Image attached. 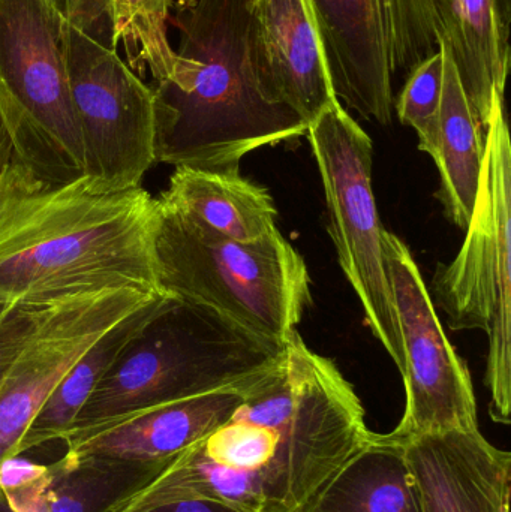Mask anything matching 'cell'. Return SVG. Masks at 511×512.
<instances>
[{
    "label": "cell",
    "instance_id": "cell-1",
    "mask_svg": "<svg viewBox=\"0 0 511 512\" xmlns=\"http://www.w3.org/2000/svg\"><path fill=\"white\" fill-rule=\"evenodd\" d=\"M158 198L41 179L12 159L0 171V303H45L107 289L159 294Z\"/></svg>",
    "mask_w": 511,
    "mask_h": 512
},
{
    "label": "cell",
    "instance_id": "cell-2",
    "mask_svg": "<svg viewBox=\"0 0 511 512\" xmlns=\"http://www.w3.org/2000/svg\"><path fill=\"white\" fill-rule=\"evenodd\" d=\"M179 72L153 87L156 162L239 173L248 153L303 137L308 123L261 92L248 44V0H183Z\"/></svg>",
    "mask_w": 511,
    "mask_h": 512
},
{
    "label": "cell",
    "instance_id": "cell-3",
    "mask_svg": "<svg viewBox=\"0 0 511 512\" xmlns=\"http://www.w3.org/2000/svg\"><path fill=\"white\" fill-rule=\"evenodd\" d=\"M282 345L167 294L96 385L62 441L69 447L146 409L240 384L272 366Z\"/></svg>",
    "mask_w": 511,
    "mask_h": 512
},
{
    "label": "cell",
    "instance_id": "cell-4",
    "mask_svg": "<svg viewBox=\"0 0 511 512\" xmlns=\"http://www.w3.org/2000/svg\"><path fill=\"white\" fill-rule=\"evenodd\" d=\"M234 417L278 433L260 483V512H306L371 438L353 385L293 331L272 366L248 379Z\"/></svg>",
    "mask_w": 511,
    "mask_h": 512
},
{
    "label": "cell",
    "instance_id": "cell-5",
    "mask_svg": "<svg viewBox=\"0 0 511 512\" xmlns=\"http://www.w3.org/2000/svg\"><path fill=\"white\" fill-rule=\"evenodd\" d=\"M159 213L155 251L162 292L207 307L267 342L282 345L296 331L311 304V277L278 228L254 242H234L161 203Z\"/></svg>",
    "mask_w": 511,
    "mask_h": 512
},
{
    "label": "cell",
    "instance_id": "cell-6",
    "mask_svg": "<svg viewBox=\"0 0 511 512\" xmlns=\"http://www.w3.org/2000/svg\"><path fill=\"white\" fill-rule=\"evenodd\" d=\"M485 129V158L467 237L456 258L435 271L432 301L453 330H480L488 337L485 384L491 417L510 424L511 143L503 93L492 95Z\"/></svg>",
    "mask_w": 511,
    "mask_h": 512
},
{
    "label": "cell",
    "instance_id": "cell-7",
    "mask_svg": "<svg viewBox=\"0 0 511 512\" xmlns=\"http://www.w3.org/2000/svg\"><path fill=\"white\" fill-rule=\"evenodd\" d=\"M0 117L15 158L41 179L84 176L56 0H0Z\"/></svg>",
    "mask_w": 511,
    "mask_h": 512
},
{
    "label": "cell",
    "instance_id": "cell-8",
    "mask_svg": "<svg viewBox=\"0 0 511 512\" xmlns=\"http://www.w3.org/2000/svg\"><path fill=\"white\" fill-rule=\"evenodd\" d=\"M336 98L392 122L398 75L440 50L452 0H312Z\"/></svg>",
    "mask_w": 511,
    "mask_h": 512
},
{
    "label": "cell",
    "instance_id": "cell-9",
    "mask_svg": "<svg viewBox=\"0 0 511 512\" xmlns=\"http://www.w3.org/2000/svg\"><path fill=\"white\" fill-rule=\"evenodd\" d=\"M309 143L323 180L330 236L366 321L402 372L404 352L384 256V227L372 189V140L336 101L309 125Z\"/></svg>",
    "mask_w": 511,
    "mask_h": 512
},
{
    "label": "cell",
    "instance_id": "cell-10",
    "mask_svg": "<svg viewBox=\"0 0 511 512\" xmlns=\"http://www.w3.org/2000/svg\"><path fill=\"white\" fill-rule=\"evenodd\" d=\"M63 51L93 188L141 186L156 164V101L152 87L108 47L63 18Z\"/></svg>",
    "mask_w": 511,
    "mask_h": 512
},
{
    "label": "cell",
    "instance_id": "cell-11",
    "mask_svg": "<svg viewBox=\"0 0 511 512\" xmlns=\"http://www.w3.org/2000/svg\"><path fill=\"white\" fill-rule=\"evenodd\" d=\"M384 256L404 352V415L390 435L410 439L479 430L470 370L444 333L432 295L408 246L384 231Z\"/></svg>",
    "mask_w": 511,
    "mask_h": 512
},
{
    "label": "cell",
    "instance_id": "cell-12",
    "mask_svg": "<svg viewBox=\"0 0 511 512\" xmlns=\"http://www.w3.org/2000/svg\"><path fill=\"white\" fill-rule=\"evenodd\" d=\"M156 295L107 289L35 306L26 342L0 384V463L18 456L30 424L78 358Z\"/></svg>",
    "mask_w": 511,
    "mask_h": 512
},
{
    "label": "cell",
    "instance_id": "cell-13",
    "mask_svg": "<svg viewBox=\"0 0 511 512\" xmlns=\"http://www.w3.org/2000/svg\"><path fill=\"white\" fill-rule=\"evenodd\" d=\"M248 44L263 95L308 128L339 101L312 0H248Z\"/></svg>",
    "mask_w": 511,
    "mask_h": 512
},
{
    "label": "cell",
    "instance_id": "cell-14",
    "mask_svg": "<svg viewBox=\"0 0 511 512\" xmlns=\"http://www.w3.org/2000/svg\"><path fill=\"white\" fill-rule=\"evenodd\" d=\"M402 442L422 512H510V453L480 430Z\"/></svg>",
    "mask_w": 511,
    "mask_h": 512
},
{
    "label": "cell",
    "instance_id": "cell-15",
    "mask_svg": "<svg viewBox=\"0 0 511 512\" xmlns=\"http://www.w3.org/2000/svg\"><path fill=\"white\" fill-rule=\"evenodd\" d=\"M174 460L140 462L66 451L36 480L0 489V512H117Z\"/></svg>",
    "mask_w": 511,
    "mask_h": 512
},
{
    "label": "cell",
    "instance_id": "cell-16",
    "mask_svg": "<svg viewBox=\"0 0 511 512\" xmlns=\"http://www.w3.org/2000/svg\"><path fill=\"white\" fill-rule=\"evenodd\" d=\"M246 382L248 379L233 387L146 409L101 427L66 448L140 462L177 459L230 420L242 403Z\"/></svg>",
    "mask_w": 511,
    "mask_h": 512
},
{
    "label": "cell",
    "instance_id": "cell-17",
    "mask_svg": "<svg viewBox=\"0 0 511 512\" xmlns=\"http://www.w3.org/2000/svg\"><path fill=\"white\" fill-rule=\"evenodd\" d=\"M158 201L195 227L234 242H254L276 230L272 195L239 173L177 167Z\"/></svg>",
    "mask_w": 511,
    "mask_h": 512
},
{
    "label": "cell",
    "instance_id": "cell-18",
    "mask_svg": "<svg viewBox=\"0 0 511 512\" xmlns=\"http://www.w3.org/2000/svg\"><path fill=\"white\" fill-rule=\"evenodd\" d=\"M510 23L511 0H452L441 39L483 128L492 95H504L510 69Z\"/></svg>",
    "mask_w": 511,
    "mask_h": 512
},
{
    "label": "cell",
    "instance_id": "cell-19",
    "mask_svg": "<svg viewBox=\"0 0 511 512\" xmlns=\"http://www.w3.org/2000/svg\"><path fill=\"white\" fill-rule=\"evenodd\" d=\"M444 56L443 96L434 159L440 173L438 200L450 222L467 230L479 192L485 158L482 125L465 95L458 69L447 48Z\"/></svg>",
    "mask_w": 511,
    "mask_h": 512
},
{
    "label": "cell",
    "instance_id": "cell-20",
    "mask_svg": "<svg viewBox=\"0 0 511 512\" xmlns=\"http://www.w3.org/2000/svg\"><path fill=\"white\" fill-rule=\"evenodd\" d=\"M306 512H422L404 442L372 433Z\"/></svg>",
    "mask_w": 511,
    "mask_h": 512
},
{
    "label": "cell",
    "instance_id": "cell-21",
    "mask_svg": "<svg viewBox=\"0 0 511 512\" xmlns=\"http://www.w3.org/2000/svg\"><path fill=\"white\" fill-rule=\"evenodd\" d=\"M165 295H156L140 309L117 322L78 358L30 424L18 448V456L48 442L62 441L96 385L111 369L141 325L155 312Z\"/></svg>",
    "mask_w": 511,
    "mask_h": 512
},
{
    "label": "cell",
    "instance_id": "cell-22",
    "mask_svg": "<svg viewBox=\"0 0 511 512\" xmlns=\"http://www.w3.org/2000/svg\"><path fill=\"white\" fill-rule=\"evenodd\" d=\"M173 0H113L114 35L125 47L129 66L147 71L155 84L171 83L179 72V56L167 38Z\"/></svg>",
    "mask_w": 511,
    "mask_h": 512
},
{
    "label": "cell",
    "instance_id": "cell-23",
    "mask_svg": "<svg viewBox=\"0 0 511 512\" xmlns=\"http://www.w3.org/2000/svg\"><path fill=\"white\" fill-rule=\"evenodd\" d=\"M201 448L216 465L249 475L260 495L261 478L278 448V433L264 424L231 415L227 423L201 441Z\"/></svg>",
    "mask_w": 511,
    "mask_h": 512
},
{
    "label": "cell",
    "instance_id": "cell-24",
    "mask_svg": "<svg viewBox=\"0 0 511 512\" xmlns=\"http://www.w3.org/2000/svg\"><path fill=\"white\" fill-rule=\"evenodd\" d=\"M443 78L444 56L440 48L411 71L396 102L399 120L416 129L419 149L431 156L437 147Z\"/></svg>",
    "mask_w": 511,
    "mask_h": 512
},
{
    "label": "cell",
    "instance_id": "cell-25",
    "mask_svg": "<svg viewBox=\"0 0 511 512\" xmlns=\"http://www.w3.org/2000/svg\"><path fill=\"white\" fill-rule=\"evenodd\" d=\"M35 306L0 303V384L26 342Z\"/></svg>",
    "mask_w": 511,
    "mask_h": 512
},
{
    "label": "cell",
    "instance_id": "cell-26",
    "mask_svg": "<svg viewBox=\"0 0 511 512\" xmlns=\"http://www.w3.org/2000/svg\"><path fill=\"white\" fill-rule=\"evenodd\" d=\"M117 512H245L227 502L215 499L183 498L153 504H128Z\"/></svg>",
    "mask_w": 511,
    "mask_h": 512
},
{
    "label": "cell",
    "instance_id": "cell-27",
    "mask_svg": "<svg viewBox=\"0 0 511 512\" xmlns=\"http://www.w3.org/2000/svg\"><path fill=\"white\" fill-rule=\"evenodd\" d=\"M15 159L14 146H12L11 138H9L8 131L3 125L2 117H0V171Z\"/></svg>",
    "mask_w": 511,
    "mask_h": 512
}]
</instances>
